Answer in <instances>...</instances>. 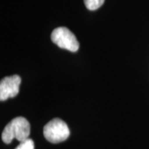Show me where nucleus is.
I'll list each match as a JSON object with an SVG mask.
<instances>
[{
	"instance_id": "1",
	"label": "nucleus",
	"mask_w": 149,
	"mask_h": 149,
	"mask_svg": "<svg viewBox=\"0 0 149 149\" xmlns=\"http://www.w3.org/2000/svg\"><path fill=\"white\" fill-rule=\"evenodd\" d=\"M31 133L30 123L25 118L17 117L8 123L2 133V140L9 144L13 139L23 142L29 139Z\"/></svg>"
},
{
	"instance_id": "2",
	"label": "nucleus",
	"mask_w": 149,
	"mask_h": 149,
	"mask_svg": "<svg viewBox=\"0 0 149 149\" xmlns=\"http://www.w3.org/2000/svg\"><path fill=\"white\" fill-rule=\"evenodd\" d=\"M45 139L52 143L64 142L69 138L70 129L66 123L56 118L48 122L43 128Z\"/></svg>"
},
{
	"instance_id": "3",
	"label": "nucleus",
	"mask_w": 149,
	"mask_h": 149,
	"mask_svg": "<svg viewBox=\"0 0 149 149\" xmlns=\"http://www.w3.org/2000/svg\"><path fill=\"white\" fill-rule=\"evenodd\" d=\"M52 41L60 48L75 52L80 47L76 37L68 28L64 27H57L54 29L51 36Z\"/></svg>"
},
{
	"instance_id": "4",
	"label": "nucleus",
	"mask_w": 149,
	"mask_h": 149,
	"mask_svg": "<svg viewBox=\"0 0 149 149\" xmlns=\"http://www.w3.org/2000/svg\"><path fill=\"white\" fill-rule=\"evenodd\" d=\"M21 77L17 74L7 76L0 82V100L1 101L7 100L9 98H13L19 92L21 84Z\"/></svg>"
},
{
	"instance_id": "5",
	"label": "nucleus",
	"mask_w": 149,
	"mask_h": 149,
	"mask_svg": "<svg viewBox=\"0 0 149 149\" xmlns=\"http://www.w3.org/2000/svg\"><path fill=\"white\" fill-rule=\"evenodd\" d=\"M84 1L86 8L91 11L97 10L104 3V0H84Z\"/></svg>"
},
{
	"instance_id": "6",
	"label": "nucleus",
	"mask_w": 149,
	"mask_h": 149,
	"mask_svg": "<svg viewBox=\"0 0 149 149\" xmlns=\"http://www.w3.org/2000/svg\"><path fill=\"white\" fill-rule=\"evenodd\" d=\"M15 149H34V142L31 139L20 142V144Z\"/></svg>"
}]
</instances>
